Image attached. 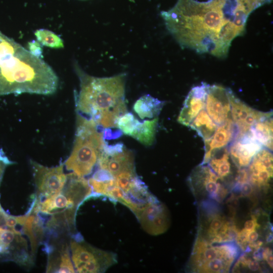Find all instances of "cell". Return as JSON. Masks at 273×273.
I'll return each mask as SVG.
<instances>
[{
	"label": "cell",
	"mask_w": 273,
	"mask_h": 273,
	"mask_svg": "<svg viewBox=\"0 0 273 273\" xmlns=\"http://www.w3.org/2000/svg\"><path fill=\"white\" fill-rule=\"evenodd\" d=\"M161 15L181 47L218 58L225 57L233 40L244 32L227 15L224 0H177Z\"/></svg>",
	"instance_id": "1"
},
{
	"label": "cell",
	"mask_w": 273,
	"mask_h": 273,
	"mask_svg": "<svg viewBox=\"0 0 273 273\" xmlns=\"http://www.w3.org/2000/svg\"><path fill=\"white\" fill-rule=\"evenodd\" d=\"M59 78L42 59L0 31V96L54 94Z\"/></svg>",
	"instance_id": "2"
},
{
	"label": "cell",
	"mask_w": 273,
	"mask_h": 273,
	"mask_svg": "<svg viewBox=\"0 0 273 273\" xmlns=\"http://www.w3.org/2000/svg\"><path fill=\"white\" fill-rule=\"evenodd\" d=\"M74 68L80 81L79 93L74 95L76 111L93 120L103 130L117 127L118 119L127 112L126 74L98 77L85 73L76 62Z\"/></svg>",
	"instance_id": "3"
},
{
	"label": "cell",
	"mask_w": 273,
	"mask_h": 273,
	"mask_svg": "<svg viewBox=\"0 0 273 273\" xmlns=\"http://www.w3.org/2000/svg\"><path fill=\"white\" fill-rule=\"evenodd\" d=\"M66 182L61 191L39 201H34L30 211L35 214L51 216L47 223L51 228L74 224L77 209L92 193V189L84 177L73 172L67 174Z\"/></svg>",
	"instance_id": "4"
},
{
	"label": "cell",
	"mask_w": 273,
	"mask_h": 273,
	"mask_svg": "<svg viewBox=\"0 0 273 273\" xmlns=\"http://www.w3.org/2000/svg\"><path fill=\"white\" fill-rule=\"evenodd\" d=\"M103 131L92 119L76 112V132L73 146L64 165L68 170L84 177L97 163L106 143Z\"/></svg>",
	"instance_id": "5"
},
{
	"label": "cell",
	"mask_w": 273,
	"mask_h": 273,
	"mask_svg": "<svg viewBox=\"0 0 273 273\" xmlns=\"http://www.w3.org/2000/svg\"><path fill=\"white\" fill-rule=\"evenodd\" d=\"M238 256L233 242L210 243L197 237L187 266L193 272H228Z\"/></svg>",
	"instance_id": "6"
},
{
	"label": "cell",
	"mask_w": 273,
	"mask_h": 273,
	"mask_svg": "<svg viewBox=\"0 0 273 273\" xmlns=\"http://www.w3.org/2000/svg\"><path fill=\"white\" fill-rule=\"evenodd\" d=\"M214 202H201L199 208L198 237L210 243L234 242L238 229L231 218L215 208Z\"/></svg>",
	"instance_id": "7"
},
{
	"label": "cell",
	"mask_w": 273,
	"mask_h": 273,
	"mask_svg": "<svg viewBox=\"0 0 273 273\" xmlns=\"http://www.w3.org/2000/svg\"><path fill=\"white\" fill-rule=\"evenodd\" d=\"M70 249L77 272H104L117 262L115 253L93 247L83 240H71Z\"/></svg>",
	"instance_id": "8"
},
{
	"label": "cell",
	"mask_w": 273,
	"mask_h": 273,
	"mask_svg": "<svg viewBox=\"0 0 273 273\" xmlns=\"http://www.w3.org/2000/svg\"><path fill=\"white\" fill-rule=\"evenodd\" d=\"M188 181L195 198L202 202L221 203L229 193L226 185L205 164L195 167Z\"/></svg>",
	"instance_id": "9"
},
{
	"label": "cell",
	"mask_w": 273,
	"mask_h": 273,
	"mask_svg": "<svg viewBox=\"0 0 273 273\" xmlns=\"http://www.w3.org/2000/svg\"><path fill=\"white\" fill-rule=\"evenodd\" d=\"M30 164L36 189L35 201H39L60 192L67 180L64 163L48 167L31 160Z\"/></svg>",
	"instance_id": "10"
},
{
	"label": "cell",
	"mask_w": 273,
	"mask_h": 273,
	"mask_svg": "<svg viewBox=\"0 0 273 273\" xmlns=\"http://www.w3.org/2000/svg\"><path fill=\"white\" fill-rule=\"evenodd\" d=\"M97 163L99 168L108 171L114 177L122 172L135 171L134 154L121 143L114 145L106 143Z\"/></svg>",
	"instance_id": "11"
},
{
	"label": "cell",
	"mask_w": 273,
	"mask_h": 273,
	"mask_svg": "<svg viewBox=\"0 0 273 273\" xmlns=\"http://www.w3.org/2000/svg\"><path fill=\"white\" fill-rule=\"evenodd\" d=\"M135 215L143 230L151 235L164 233L170 225L168 211L157 199L149 203Z\"/></svg>",
	"instance_id": "12"
},
{
	"label": "cell",
	"mask_w": 273,
	"mask_h": 273,
	"mask_svg": "<svg viewBox=\"0 0 273 273\" xmlns=\"http://www.w3.org/2000/svg\"><path fill=\"white\" fill-rule=\"evenodd\" d=\"M230 99L231 118L238 133H246L256 122L272 117V112H262L251 108L239 99L231 89Z\"/></svg>",
	"instance_id": "13"
},
{
	"label": "cell",
	"mask_w": 273,
	"mask_h": 273,
	"mask_svg": "<svg viewBox=\"0 0 273 273\" xmlns=\"http://www.w3.org/2000/svg\"><path fill=\"white\" fill-rule=\"evenodd\" d=\"M230 88L218 85H207L206 111L217 125L224 123L231 116Z\"/></svg>",
	"instance_id": "14"
},
{
	"label": "cell",
	"mask_w": 273,
	"mask_h": 273,
	"mask_svg": "<svg viewBox=\"0 0 273 273\" xmlns=\"http://www.w3.org/2000/svg\"><path fill=\"white\" fill-rule=\"evenodd\" d=\"M229 145L230 157L239 169L248 167L254 156L263 147L249 131L238 133Z\"/></svg>",
	"instance_id": "15"
},
{
	"label": "cell",
	"mask_w": 273,
	"mask_h": 273,
	"mask_svg": "<svg viewBox=\"0 0 273 273\" xmlns=\"http://www.w3.org/2000/svg\"><path fill=\"white\" fill-rule=\"evenodd\" d=\"M273 157L271 151L262 148L253 158L248 169V177L251 184L260 189H266L272 178Z\"/></svg>",
	"instance_id": "16"
},
{
	"label": "cell",
	"mask_w": 273,
	"mask_h": 273,
	"mask_svg": "<svg viewBox=\"0 0 273 273\" xmlns=\"http://www.w3.org/2000/svg\"><path fill=\"white\" fill-rule=\"evenodd\" d=\"M207 85L202 83L193 87L189 92L177 118L179 123L189 126L195 117L204 109Z\"/></svg>",
	"instance_id": "17"
},
{
	"label": "cell",
	"mask_w": 273,
	"mask_h": 273,
	"mask_svg": "<svg viewBox=\"0 0 273 273\" xmlns=\"http://www.w3.org/2000/svg\"><path fill=\"white\" fill-rule=\"evenodd\" d=\"M238 132L237 128L231 117L218 126L213 135L204 141L205 154L201 164H206L214 152L230 145Z\"/></svg>",
	"instance_id": "18"
},
{
	"label": "cell",
	"mask_w": 273,
	"mask_h": 273,
	"mask_svg": "<svg viewBox=\"0 0 273 273\" xmlns=\"http://www.w3.org/2000/svg\"><path fill=\"white\" fill-rule=\"evenodd\" d=\"M206 164L223 183L233 187L239 169L235 170L226 147L214 152Z\"/></svg>",
	"instance_id": "19"
},
{
	"label": "cell",
	"mask_w": 273,
	"mask_h": 273,
	"mask_svg": "<svg viewBox=\"0 0 273 273\" xmlns=\"http://www.w3.org/2000/svg\"><path fill=\"white\" fill-rule=\"evenodd\" d=\"M7 215L3 208L0 209V262L12 260L19 241L18 231L7 224Z\"/></svg>",
	"instance_id": "20"
},
{
	"label": "cell",
	"mask_w": 273,
	"mask_h": 273,
	"mask_svg": "<svg viewBox=\"0 0 273 273\" xmlns=\"http://www.w3.org/2000/svg\"><path fill=\"white\" fill-rule=\"evenodd\" d=\"M47 272L73 273L75 270L70 255L67 244L61 245L59 248L50 252Z\"/></svg>",
	"instance_id": "21"
},
{
	"label": "cell",
	"mask_w": 273,
	"mask_h": 273,
	"mask_svg": "<svg viewBox=\"0 0 273 273\" xmlns=\"http://www.w3.org/2000/svg\"><path fill=\"white\" fill-rule=\"evenodd\" d=\"M164 103L150 95H145L136 101L133 107L141 119L154 118L160 114Z\"/></svg>",
	"instance_id": "22"
},
{
	"label": "cell",
	"mask_w": 273,
	"mask_h": 273,
	"mask_svg": "<svg viewBox=\"0 0 273 273\" xmlns=\"http://www.w3.org/2000/svg\"><path fill=\"white\" fill-rule=\"evenodd\" d=\"M249 132L263 147L272 151V117L256 122L251 127Z\"/></svg>",
	"instance_id": "23"
},
{
	"label": "cell",
	"mask_w": 273,
	"mask_h": 273,
	"mask_svg": "<svg viewBox=\"0 0 273 273\" xmlns=\"http://www.w3.org/2000/svg\"><path fill=\"white\" fill-rule=\"evenodd\" d=\"M158 123V117L139 121L130 136L145 146H151L155 141Z\"/></svg>",
	"instance_id": "24"
},
{
	"label": "cell",
	"mask_w": 273,
	"mask_h": 273,
	"mask_svg": "<svg viewBox=\"0 0 273 273\" xmlns=\"http://www.w3.org/2000/svg\"><path fill=\"white\" fill-rule=\"evenodd\" d=\"M218 126L203 109L195 117L189 127L195 130L204 141L213 135Z\"/></svg>",
	"instance_id": "25"
},
{
	"label": "cell",
	"mask_w": 273,
	"mask_h": 273,
	"mask_svg": "<svg viewBox=\"0 0 273 273\" xmlns=\"http://www.w3.org/2000/svg\"><path fill=\"white\" fill-rule=\"evenodd\" d=\"M37 40L42 46L53 49L64 48L63 40L54 32L46 29H39L34 32Z\"/></svg>",
	"instance_id": "26"
},
{
	"label": "cell",
	"mask_w": 273,
	"mask_h": 273,
	"mask_svg": "<svg viewBox=\"0 0 273 273\" xmlns=\"http://www.w3.org/2000/svg\"><path fill=\"white\" fill-rule=\"evenodd\" d=\"M139 121L132 113L127 112L118 119L117 127L125 134L130 136Z\"/></svg>",
	"instance_id": "27"
},
{
	"label": "cell",
	"mask_w": 273,
	"mask_h": 273,
	"mask_svg": "<svg viewBox=\"0 0 273 273\" xmlns=\"http://www.w3.org/2000/svg\"><path fill=\"white\" fill-rule=\"evenodd\" d=\"M14 163L9 159L3 149L0 148V186L6 169Z\"/></svg>",
	"instance_id": "28"
},
{
	"label": "cell",
	"mask_w": 273,
	"mask_h": 273,
	"mask_svg": "<svg viewBox=\"0 0 273 273\" xmlns=\"http://www.w3.org/2000/svg\"><path fill=\"white\" fill-rule=\"evenodd\" d=\"M28 48L29 52L40 59L43 58V50L41 44L36 40H33L28 42Z\"/></svg>",
	"instance_id": "29"
}]
</instances>
